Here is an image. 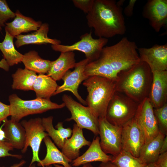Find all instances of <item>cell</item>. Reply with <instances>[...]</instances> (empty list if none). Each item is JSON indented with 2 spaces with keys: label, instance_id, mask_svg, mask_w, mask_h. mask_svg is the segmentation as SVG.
Wrapping results in <instances>:
<instances>
[{
  "label": "cell",
  "instance_id": "4316f807",
  "mask_svg": "<svg viewBox=\"0 0 167 167\" xmlns=\"http://www.w3.org/2000/svg\"><path fill=\"white\" fill-rule=\"evenodd\" d=\"M58 86L56 81L47 75H37L33 86L36 98L50 100Z\"/></svg>",
  "mask_w": 167,
  "mask_h": 167
},
{
  "label": "cell",
  "instance_id": "cb8c5ba5",
  "mask_svg": "<svg viewBox=\"0 0 167 167\" xmlns=\"http://www.w3.org/2000/svg\"><path fill=\"white\" fill-rule=\"evenodd\" d=\"M43 140L46 148V154L44 158L41 160V163H37L38 166L45 167L59 164L64 167L72 166L69 164L71 161L58 148L48 136Z\"/></svg>",
  "mask_w": 167,
  "mask_h": 167
},
{
  "label": "cell",
  "instance_id": "7402d4cb",
  "mask_svg": "<svg viewBox=\"0 0 167 167\" xmlns=\"http://www.w3.org/2000/svg\"><path fill=\"white\" fill-rule=\"evenodd\" d=\"M5 140L10 143L14 148L22 150L26 141V132L24 128L19 122L10 120H6L2 129Z\"/></svg>",
  "mask_w": 167,
  "mask_h": 167
},
{
  "label": "cell",
  "instance_id": "603a6c76",
  "mask_svg": "<svg viewBox=\"0 0 167 167\" xmlns=\"http://www.w3.org/2000/svg\"><path fill=\"white\" fill-rule=\"evenodd\" d=\"M53 119L52 116L43 118H42V124L48 136L52 138L59 148L62 149L65 139L71 137L72 130L70 127L64 128L62 122L57 123L55 127L57 129H55L53 124Z\"/></svg>",
  "mask_w": 167,
  "mask_h": 167
},
{
  "label": "cell",
  "instance_id": "ffe728a7",
  "mask_svg": "<svg viewBox=\"0 0 167 167\" xmlns=\"http://www.w3.org/2000/svg\"><path fill=\"white\" fill-rule=\"evenodd\" d=\"M49 25L46 23L42 24L36 31L30 34H20L15 37V45L17 48L28 44H60V41L49 38L48 34Z\"/></svg>",
  "mask_w": 167,
  "mask_h": 167
},
{
  "label": "cell",
  "instance_id": "74e56055",
  "mask_svg": "<svg viewBox=\"0 0 167 167\" xmlns=\"http://www.w3.org/2000/svg\"><path fill=\"white\" fill-rule=\"evenodd\" d=\"M136 1V0H130L128 5L125 8L124 13L127 17H131L133 15L134 8Z\"/></svg>",
  "mask_w": 167,
  "mask_h": 167
},
{
  "label": "cell",
  "instance_id": "e0dca14e",
  "mask_svg": "<svg viewBox=\"0 0 167 167\" xmlns=\"http://www.w3.org/2000/svg\"><path fill=\"white\" fill-rule=\"evenodd\" d=\"M71 138L66 139L62 148V152L71 162L80 155V149L83 147L89 146L91 142L84 137L82 129L76 123L73 126Z\"/></svg>",
  "mask_w": 167,
  "mask_h": 167
},
{
  "label": "cell",
  "instance_id": "ac0fdd59",
  "mask_svg": "<svg viewBox=\"0 0 167 167\" xmlns=\"http://www.w3.org/2000/svg\"><path fill=\"white\" fill-rule=\"evenodd\" d=\"M15 13V16L12 22L5 23V30L10 35L15 37L24 32L36 31L42 23L36 21L31 17L22 15L19 10Z\"/></svg>",
  "mask_w": 167,
  "mask_h": 167
},
{
  "label": "cell",
  "instance_id": "ee69618b",
  "mask_svg": "<svg viewBox=\"0 0 167 167\" xmlns=\"http://www.w3.org/2000/svg\"><path fill=\"white\" fill-rule=\"evenodd\" d=\"M144 167H157L155 163H151L144 165Z\"/></svg>",
  "mask_w": 167,
  "mask_h": 167
},
{
  "label": "cell",
  "instance_id": "1f68e13d",
  "mask_svg": "<svg viewBox=\"0 0 167 167\" xmlns=\"http://www.w3.org/2000/svg\"><path fill=\"white\" fill-rule=\"evenodd\" d=\"M153 112L156 119L160 131L166 135H167V103L162 107L153 109Z\"/></svg>",
  "mask_w": 167,
  "mask_h": 167
},
{
  "label": "cell",
  "instance_id": "7c38bea8",
  "mask_svg": "<svg viewBox=\"0 0 167 167\" xmlns=\"http://www.w3.org/2000/svg\"><path fill=\"white\" fill-rule=\"evenodd\" d=\"M122 150L138 158L145 143L144 137L140 128L133 118L122 126Z\"/></svg>",
  "mask_w": 167,
  "mask_h": 167
},
{
  "label": "cell",
  "instance_id": "5bb4252c",
  "mask_svg": "<svg viewBox=\"0 0 167 167\" xmlns=\"http://www.w3.org/2000/svg\"><path fill=\"white\" fill-rule=\"evenodd\" d=\"M141 61L147 64L152 72L167 71V44L150 48H138Z\"/></svg>",
  "mask_w": 167,
  "mask_h": 167
},
{
  "label": "cell",
  "instance_id": "bcb514c9",
  "mask_svg": "<svg viewBox=\"0 0 167 167\" xmlns=\"http://www.w3.org/2000/svg\"><path fill=\"white\" fill-rule=\"evenodd\" d=\"M2 28H0V30H2Z\"/></svg>",
  "mask_w": 167,
  "mask_h": 167
},
{
  "label": "cell",
  "instance_id": "4fadbf2b",
  "mask_svg": "<svg viewBox=\"0 0 167 167\" xmlns=\"http://www.w3.org/2000/svg\"><path fill=\"white\" fill-rule=\"evenodd\" d=\"M89 62V60L86 58L76 63L73 71L68 70L62 78L64 81L63 84L58 86L54 95L65 91H70L81 104L87 105L86 101L79 94L78 88L81 83L88 78L84 75V71L85 66Z\"/></svg>",
  "mask_w": 167,
  "mask_h": 167
},
{
  "label": "cell",
  "instance_id": "2e32d148",
  "mask_svg": "<svg viewBox=\"0 0 167 167\" xmlns=\"http://www.w3.org/2000/svg\"><path fill=\"white\" fill-rule=\"evenodd\" d=\"M153 79L148 96L154 109L167 103V71L152 72Z\"/></svg>",
  "mask_w": 167,
  "mask_h": 167
},
{
  "label": "cell",
  "instance_id": "f546056e",
  "mask_svg": "<svg viewBox=\"0 0 167 167\" xmlns=\"http://www.w3.org/2000/svg\"><path fill=\"white\" fill-rule=\"evenodd\" d=\"M3 41L0 42V50L9 66H12L22 62L24 55L15 49L13 43L14 37L5 31Z\"/></svg>",
  "mask_w": 167,
  "mask_h": 167
},
{
  "label": "cell",
  "instance_id": "9c48e42d",
  "mask_svg": "<svg viewBox=\"0 0 167 167\" xmlns=\"http://www.w3.org/2000/svg\"><path fill=\"white\" fill-rule=\"evenodd\" d=\"M20 123L24 128L26 132V141L24 146L21 152L24 153L28 147L32 148V158L30 165L37 162H41L39 156L40 146L44 138L48 136L42 124V119L40 118H31L29 120H23Z\"/></svg>",
  "mask_w": 167,
  "mask_h": 167
},
{
  "label": "cell",
  "instance_id": "b9f144b4",
  "mask_svg": "<svg viewBox=\"0 0 167 167\" xmlns=\"http://www.w3.org/2000/svg\"><path fill=\"white\" fill-rule=\"evenodd\" d=\"M26 161L24 160L20 161L19 163H15L9 167H22L26 163ZM1 167H6L2 166Z\"/></svg>",
  "mask_w": 167,
  "mask_h": 167
},
{
  "label": "cell",
  "instance_id": "5b68a950",
  "mask_svg": "<svg viewBox=\"0 0 167 167\" xmlns=\"http://www.w3.org/2000/svg\"><path fill=\"white\" fill-rule=\"evenodd\" d=\"M11 120L17 122L28 115L41 113L47 111L60 109L65 106L63 102L60 104L52 102L50 100L36 98L24 100L17 94H13L9 97Z\"/></svg>",
  "mask_w": 167,
  "mask_h": 167
},
{
  "label": "cell",
  "instance_id": "7a4b0ae2",
  "mask_svg": "<svg viewBox=\"0 0 167 167\" xmlns=\"http://www.w3.org/2000/svg\"><path fill=\"white\" fill-rule=\"evenodd\" d=\"M115 82L116 91L139 103L148 97L153 75L148 65L140 61L119 72Z\"/></svg>",
  "mask_w": 167,
  "mask_h": 167
},
{
  "label": "cell",
  "instance_id": "60d3db41",
  "mask_svg": "<svg viewBox=\"0 0 167 167\" xmlns=\"http://www.w3.org/2000/svg\"><path fill=\"white\" fill-rule=\"evenodd\" d=\"M98 167H116L111 161L101 162Z\"/></svg>",
  "mask_w": 167,
  "mask_h": 167
},
{
  "label": "cell",
  "instance_id": "ab89813d",
  "mask_svg": "<svg viewBox=\"0 0 167 167\" xmlns=\"http://www.w3.org/2000/svg\"><path fill=\"white\" fill-rule=\"evenodd\" d=\"M10 66L8 65L5 59L3 58L0 61V68L6 71H8L9 69Z\"/></svg>",
  "mask_w": 167,
  "mask_h": 167
},
{
  "label": "cell",
  "instance_id": "d6a6232c",
  "mask_svg": "<svg viewBox=\"0 0 167 167\" xmlns=\"http://www.w3.org/2000/svg\"><path fill=\"white\" fill-rule=\"evenodd\" d=\"M15 16V13L11 10L6 1L0 0V28L5 26L6 21Z\"/></svg>",
  "mask_w": 167,
  "mask_h": 167
},
{
  "label": "cell",
  "instance_id": "30bf717a",
  "mask_svg": "<svg viewBox=\"0 0 167 167\" xmlns=\"http://www.w3.org/2000/svg\"><path fill=\"white\" fill-rule=\"evenodd\" d=\"M100 143L106 154L115 156L122 150L121 135L122 126L113 125L105 118H98Z\"/></svg>",
  "mask_w": 167,
  "mask_h": 167
},
{
  "label": "cell",
  "instance_id": "277c9868",
  "mask_svg": "<svg viewBox=\"0 0 167 167\" xmlns=\"http://www.w3.org/2000/svg\"><path fill=\"white\" fill-rule=\"evenodd\" d=\"M138 48L135 42L123 37L115 44L104 47L100 57L118 75L141 61Z\"/></svg>",
  "mask_w": 167,
  "mask_h": 167
},
{
  "label": "cell",
  "instance_id": "44dd1931",
  "mask_svg": "<svg viewBox=\"0 0 167 167\" xmlns=\"http://www.w3.org/2000/svg\"><path fill=\"white\" fill-rule=\"evenodd\" d=\"M76 64L73 51L62 52L57 59L52 61L47 75L56 81L60 80L70 69L75 68Z\"/></svg>",
  "mask_w": 167,
  "mask_h": 167
},
{
  "label": "cell",
  "instance_id": "d6986e66",
  "mask_svg": "<svg viewBox=\"0 0 167 167\" xmlns=\"http://www.w3.org/2000/svg\"><path fill=\"white\" fill-rule=\"evenodd\" d=\"M100 138L97 136L94 139L88 149L81 156L71 162V166L78 167L91 162L111 161L112 156L108 155L102 150L100 143Z\"/></svg>",
  "mask_w": 167,
  "mask_h": 167
},
{
  "label": "cell",
  "instance_id": "8d00e7d4",
  "mask_svg": "<svg viewBox=\"0 0 167 167\" xmlns=\"http://www.w3.org/2000/svg\"><path fill=\"white\" fill-rule=\"evenodd\" d=\"M155 163L157 167H167V152L160 154Z\"/></svg>",
  "mask_w": 167,
  "mask_h": 167
},
{
  "label": "cell",
  "instance_id": "f1b7e54d",
  "mask_svg": "<svg viewBox=\"0 0 167 167\" xmlns=\"http://www.w3.org/2000/svg\"><path fill=\"white\" fill-rule=\"evenodd\" d=\"M37 75L36 73L25 68H18L12 75V88L14 90H32L33 86Z\"/></svg>",
  "mask_w": 167,
  "mask_h": 167
},
{
  "label": "cell",
  "instance_id": "3957f363",
  "mask_svg": "<svg viewBox=\"0 0 167 167\" xmlns=\"http://www.w3.org/2000/svg\"><path fill=\"white\" fill-rule=\"evenodd\" d=\"M115 82L95 76L89 77L83 83L88 92L87 105L98 118L105 117L109 104L116 92Z\"/></svg>",
  "mask_w": 167,
  "mask_h": 167
},
{
  "label": "cell",
  "instance_id": "8992f818",
  "mask_svg": "<svg viewBox=\"0 0 167 167\" xmlns=\"http://www.w3.org/2000/svg\"><path fill=\"white\" fill-rule=\"evenodd\" d=\"M139 104L116 91L109 104L105 118L112 124L122 126L134 118Z\"/></svg>",
  "mask_w": 167,
  "mask_h": 167
},
{
  "label": "cell",
  "instance_id": "e575fe53",
  "mask_svg": "<svg viewBox=\"0 0 167 167\" xmlns=\"http://www.w3.org/2000/svg\"><path fill=\"white\" fill-rule=\"evenodd\" d=\"M72 2L75 7L87 14L92 10L94 0H73Z\"/></svg>",
  "mask_w": 167,
  "mask_h": 167
},
{
  "label": "cell",
  "instance_id": "ba28073f",
  "mask_svg": "<svg viewBox=\"0 0 167 167\" xmlns=\"http://www.w3.org/2000/svg\"><path fill=\"white\" fill-rule=\"evenodd\" d=\"M62 100L71 114V117L66 121L73 120L80 128L89 130L95 135H99L98 118L89 107L78 103L66 94L63 96Z\"/></svg>",
  "mask_w": 167,
  "mask_h": 167
},
{
  "label": "cell",
  "instance_id": "8fae6325",
  "mask_svg": "<svg viewBox=\"0 0 167 167\" xmlns=\"http://www.w3.org/2000/svg\"><path fill=\"white\" fill-rule=\"evenodd\" d=\"M153 109L149 98L147 97L139 104L134 118L143 132L144 144L155 138L160 131Z\"/></svg>",
  "mask_w": 167,
  "mask_h": 167
},
{
  "label": "cell",
  "instance_id": "6da1fadb",
  "mask_svg": "<svg viewBox=\"0 0 167 167\" xmlns=\"http://www.w3.org/2000/svg\"><path fill=\"white\" fill-rule=\"evenodd\" d=\"M124 2L94 0L86 19L88 27L94 28L96 36L108 39L125 34L126 28L122 8Z\"/></svg>",
  "mask_w": 167,
  "mask_h": 167
},
{
  "label": "cell",
  "instance_id": "d4e9b609",
  "mask_svg": "<svg viewBox=\"0 0 167 167\" xmlns=\"http://www.w3.org/2000/svg\"><path fill=\"white\" fill-rule=\"evenodd\" d=\"M166 135L160 131L154 139L144 144L141 149L138 158L144 165L156 161L160 155L161 143Z\"/></svg>",
  "mask_w": 167,
  "mask_h": 167
},
{
  "label": "cell",
  "instance_id": "f35d334b",
  "mask_svg": "<svg viewBox=\"0 0 167 167\" xmlns=\"http://www.w3.org/2000/svg\"><path fill=\"white\" fill-rule=\"evenodd\" d=\"M167 152V136L166 135L163 139L161 146L160 154Z\"/></svg>",
  "mask_w": 167,
  "mask_h": 167
},
{
  "label": "cell",
  "instance_id": "9a60e30c",
  "mask_svg": "<svg viewBox=\"0 0 167 167\" xmlns=\"http://www.w3.org/2000/svg\"><path fill=\"white\" fill-rule=\"evenodd\" d=\"M143 17L156 32L167 24V0H149L143 7Z\"/></svg>",
  "mask_w": 167,
  "mask_h": 167
},
{
  "label": "cell",
  "instance_id": "7bdbcfd3",
  "mask_svg": "<svg viewBox=\"0 0 167 167\" xmlns=\"http://www.w3.org/2000/svg\"><path fill=\"white\" fill-rule=\"evenodd\" d=\"M54 167H64L58 164H54ZM71 167H72V166ZM81 167H94L90 163H88L83 165Z\"/></svg>",
  "mask_w": 167,
  "mask_h": 167
},
{
  "label": "cell",
  "instance_id": "4dcf8cb0",
  "mask_svg": "<svg viewBox=\"0 0 167 167\" xmlns=\"http://www.w3.org/2000/svg\"><path fill=\"white\" fill-rule=\"evenodd\" d=\"M111 162L116 167H144L138 158L126 151L122 150L115 156H113Z\"/></svg>",
  "mask_w": 167,
  "mask_h": 167
},
{
  "label": "cell",
  "instance_id": "52a82bcc",
  "mask_svg": "<svg viewBox=\"0 0 167 167\" xmlns=\"http://www.w3.org/2000/svg\"><path fill=\"white\" fill-rule=\"evenodd\" d=\"M91 31L82 35L80 40L71 45H52L51 48L56 51L65 52L78 51L84 53L86 58L91 62L98 59L103 48L107 44L108 39L104 38H93Z\"/></svg>",
  "mask_w": 167,
  "mask_h": 167
},
{
  "label": "cell",
  "instance_id": "d590c367",
  "mask_svg": "<svg viewBox=\"0 0 167 167\" xmlns=\"http://www.w3.org/2000/svg\"><path fill=\"white\" fill-rule=\"evenodd\" d=\"M10 116V105L0 101V124L2 122H5L7 120V117Z\"/></svg>",
  "mask_w": 167,
  "mask_h": 167
},
{
  "label": "cell",
  "instance_id": "836d02e7",
  "mask_svg": "<svg viewBox=\"0 0 167 167\" xmlns=\"http://www.w3.org/2000/svg\"><path fill=\"white\" fill-rule=\"evenodd\" d=\"M12 145L6 140H0V158L10 156L21 159L22 156L18 154H11L9 153L10 151L13 150Z\"/></svg>",
  "mask_w": 167,
  "mask_h": 167
},
{
  "label": "cell",
  "instance_id": "f6af8a7d",
  "mask_svg": "<svg viewBox=\"0 0 167 167\" xmlns=\"http://www.w3.org/2000/svg\"><path fill=\"white\" fill-rule=\"evenodd\" d=\"M48 167H53V166L51 165H50ZM28 167H36V166L35 165V164H34V163H33L31 165L30 164Z\"/></svg>",
  "mask_w": 167,
  "mask_h": 167
},
{
  "label": "cell",
  "instance_id": "83f0119b",
  "mask_svg": "<svg viewBox=\"0 0 167 167\" xmlns=\"http://www.w3.org/2000/svg\"><path fill=\"white\" fill-rule=\"evenodd\" d=\"M22 62L25 68L39 74H47L52 63V61L41 58L35 50L30 51L24 55Z\"/></svg>",
  "mask_w": 167,
  "mask_h": 167
},
{
  "label": "cell",
  "instance_id": "484cf974",
  "mask_svg": "<svg viewBox=\"0 0 167 167\" xmlns=\"http://www.w3.org/2000/svg\"><path fill=\"white\" fill-rule=\"evenodd\" d=\"M84 74L89 77L99 76L105 77L116 81L118 78L117 75L109 64L101 57L89 62L85 66Z\"/></svg>",
  "mask_w": 167,
  "mask_h": 167
}]
</instances>
